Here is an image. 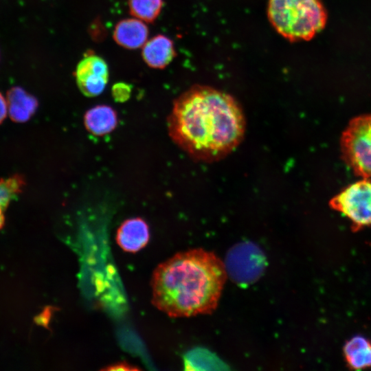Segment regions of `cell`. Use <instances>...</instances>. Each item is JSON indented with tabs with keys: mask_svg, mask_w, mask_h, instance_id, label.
Segmentation results:
<instances>
[{
	"mask_svg": "<svg viewBox=\"0 0 371 371\" xmlns=\"http://www.w3.org/2000/svg\"><path fill=\"white\" fill-rule=\"evenodd\" d=\"M246 122L231 95L205 85H194L174 102L168 118L173 142L192 158L220 160L243 141Z\"/></svg>",
	"mask_w": 371,
	"mask_h": 371,
	"instance_id": "6da1fadb",
	"label": "cell"
},
{
	"mask_svg": "<svg viewBox=\"0 0 371 371\" xmlns=\"http://www.w3.org/2000/svg\"><path fill=\"white\" fill-rule=\"evenodd\" d=\"M226 278L225 265L214 253L202 249L180 252L154 271L152 302L172 317L210 313Z\"/></svg>",
	"mask_w": 371,
	"mask_h": 371,
	"instance_id": "7a4b0ae2",
	"label": "cell"
},
{
	"mask_svg": "<svg viewBox=\"0 0 371 371\" xmlns=\"http://www.w3.org/2000/svg\"><path fill=\"white\" fill-rule=\"evenodd\" d=\"M267 15L276 30L290 41L311 39L327 19L321 0H269Z\"/></svg>",
	"mask_w": 371,
	"mask_h": 371,
	"instance_id": "3957f363",
	"label": "cell"
},
{
	"mask_svg": "<svg viewBox=\"0 0 371 371\" xmlns=\"http://www.w3.org/2000/svg\"><path fill=\"white\" fill-rule=\"evenodd\" d=\"M340 143L345 163L355 175L371 180V114L350 120Z\"/></svg>",
	"mask_w": 371,
	"mask_h": 371,
	"instance_id": "277c9868",
	"label": "cell"
},
{
	"mask_svg": "<svg viewBox=\"0 0 371 371\" xmlns=\"http://www.w3.org/2000/svg\"><path fill=\"white\" fill-rule=\"evenodd\" d=\"M329 205L347 217L353 230L371 225V180L363 179L350 184L329 202Z\"/></svg>",
	"mask_w": 371,
	"mask_h": 371,
	"instance_id": "5b68a950",
	"label": "cell"
},
{
	"mask_svg": "<svg viewBox=\"0 0 371 371\" xmlns=\"http://www.w3.org/2000/svg\"><path fill=\"white\" fill-rule=\"evenodd\" d=\"M224 265L229 278L245 286L260 278L266 267V258L257 245L243 242L228 251Z\"/></svg>",
	"mask_w": 371,
	"mask_h": 371,
	"instance_id": "8992f818",
	"label": "cell"
},
{
	"mask_svg": "<svg viewBox=\"0 0 371 371\" xmlns=\"http://www.w3.org/2000/svg\"><path fill=\"white\" fill-rule=\"evenodd\" d=\"M75 78L80 91L87 97L100 95L109 80V67L106 61L93 54H86L78 63Z\"/></svg>",
	"mask_w": 371,
	"mask_h": 371,
	"instance_id": "52a82bcc",
	"label": "cell"
},
{
	"mask_svg": "<svg viewBox=\"0 0 371 371\" xmlns=\"http://www.w3.org/2000/svg\"><path fill=\"white\" fill-rule=\"evenodd\" d=\"M115 239L124 251L135 253L148 244L150 239L149 227L141 218L127 219L118 227Z\"/></svg>",
	"mask_w": 371,
	"mask_h": 371,
	"instance_id": "ba28073f",
	"label": "cell"
},
{
	"mask_svg": "<svg viewBox=\"0 0 371 371\" xmlns=\"http://www.w3.org/2000/svg\"><path fill=\"white\" fill-rule=\"evenodd\" d=\"M148 29L147 25L138 19H126L120 21L115 25L113 37L121 47L135 49L143 47L147 41Z\"/></svg>",
	"mask_w": 371,
	"mask_h": 371,
	"instance_id": "9c48e42d",
	"label": "cell"
},
{
	"mask_svg": "<svg viewBox=\"0 0 371 371\" xmlns=\"http://www.w3.org/2000/svg\"><path fill=\"white\" fill-rule=\"evenodd\" d=\"M173 42L168 37L159 34L143 45L142 56L146 64L153 69L165 68L175 56Z\"/></svg>",
	"mask_w": 371,
	"mask_h": 371,
	"instance_id": "30bf717a",
	"label": "cell"
},
{
	"mask_svg": "<svg viewBox=\"0 0 371 371\" xmlns=\"http://www.w3.org/2000/svg\"><path fill=\"white\" fill-rule=\"evenodd\" d=\"M6 102L9 116L15 122H27L38 108L36 98L19 87H12L8 91Z\"/></svg>",
	"mask_w": 371,
	"mask_h": 371,
	"instance_id": "8fae6325",
	"label": "cell"
},
{
	"mask_svg": "<svg viewBox=\"0 0 371 371\" xmlns=\"http://www.w3.org/2000/svg\"><path fill=\"white\" fill-rule=\"evenodd\" d=\"M84 123L87 130L92 135H104L112 132L117 126V113L110 106L97 105L86 112Z\"/></svg>",
	"mask_w": 371,
	"mask_h": 371,
	"instance_id": "7c38bea8",
	"label": "cell"
},
{
	"mask_svg": "<svg viewBox=\"0 0 371 371\" xmlns=\"http://www.w3.org/2000/svg\"><path fill=\"white\" fill-rule=\"evenodd\" d=\"M344 356L351 369L362 370L371 367V341L361 335L351 338L344 346Z\"/></svg>",
	"mask_w": 371,
	"mask_h": 371,
	"instance_id": "4fadbf2b",
	"label": "cell"
},
{
	"mask_svg": "<svg viewBox=\"0 0 371 371\" xmlns=\"http://www.w3.org/2000/svg\"><path fill=\"white\" fill-rule=\"evenodd\" d=\"M184 366L186 370H190L227 369V365L216 355L203 348L189 350L184 356Z\"/></svg>",
	"mask_w": 371,
	"mask_h": 371,
	"instance_id": "5bb4252c",
	"label": "cell"
},
{
	"mask_svg": "<svg viewBox=\"0 0 371 371\" xmlns=\"http://www.w3.org/2000/svg\"><path fill=\"white\" fill-rule=\"evenodd\" d=\"M163 6V0H128L131 14L135 18L152 23L159 15Z\"/></svg>",
	"mask_w": 371,
	"mask_h": 371,
	"instance_id": "9a60e30c",
	"label": "cell"
},
{
	"mask_svg": "<svg viewBox=\"0 0 371 371\" xmlns=\"http://www.w3.org/2000/svg\"><path fill=\"white\" fill-rule=\"evenodd\" d=\"M25 183L23 177L19 174L0 179V207L3 211L22 192Z\"/></svg>",
	"mask_w": 371,
	"mask_h": 371,
	"instance_id": "2e32d148",
	"label": "cell"
},
{
	"mask_svg": "<svg viewBox=\"0 0 371 371\" xmlns=\"http://www.w3.org/2000/svg\"><path fill=\"white\" fill-rule=\"evenodd\" d=\"M131 87L125 82H117L112 87V95L118 102L127 101L131 93Z\"/></svg>",
	"mask_w": 371,
	"mask_h": 371,
	"instance_id": "e0dca14e",
	"label": "cell"
},
{
	"mask_svg": "<svg viewBox=\"0 0 371 371\" xmlns=\"http://www.w3.org/2000/svg\"><path fill=\"white\" fill-rule=\"evenodd\" d=\"M104 370H139L138 368L133 366L125 361L118 362L117 363L109 366L105 368H103Z\"/></svg>",
	"mask_w": 371,
	"mask_h": 371,
	"instance_id": "ac0fdd59",
	"label": "cell"
},
{
	"mask_svg": "<svg viewBox=\"0 0 371 371\" xmlns=\"http://www.w3.org/2000/svg\"><path fill=\"white\" fill-rule=\"evenodd\" d=\"M8 113L6 98L0 93V124L5 120Z\"/></svg>",
	"mask_w": 371,
	"mask_h": 371,
	"instance_id": "d6986e66",
	"label": "cell"
},
{
	"mask_svg": "<svg viewBox=\"0 0 371 371\" xmlns=\"http://www.w3.org/2000/svg\"><path fill=\"white\" fill-rule=\"evenodd\" d=\"M3 210L0 207V229L3 227L5 222Z\"/></svg>",
	"mask_w": 371,
	"mask_h": 371,
	"instance_id": "ffe728a7",
	"label": "cell"
}]
</instances>
